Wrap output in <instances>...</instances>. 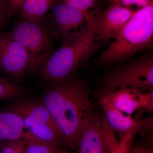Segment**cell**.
<instances>
[{
	"instance_id": "1",
	"label": "cell",
	"mask_w": 153,
	"mask_h": 153,
	"mask_svg": "<svg viewBox=\"0 0 153 153\" xmlns=\"http://www.w3.org/2000/svg\"><path fill=\"white\" fill-rule=\"evenodd\" d=\"M41 100L60 130L66 146L76 152L83 129L94 111L86 82L73 76L52 84Z\"/></svg>"
},
{
	"instance_id": "2",
	"label": "cell",
	"mask_w": 153,
	"mask_h": 153,
	"mask_svg": "<svg viewBox=\"0 0 153 153\" xmlns=\"http://www.w3.org/2000/svg\"><path fill=\"white\" fill-rule=\"evenodd\" d=\"M97 24L86 25L63 39L61 46L39 71L44 81L54 84L73 77L95 54L100 45L96 35Z\"/></svg>"
},
{
	"instance_id": "3",
	"label": "cell",
	"mask_w": 153,
	"mask_h": 153,
	"mask_svg": "<svg viewBox=\"0 0 153 153\" xmlns=\"http://www.w3.org/2000/svg\"><path fill=\"white\" fill-rule=\"evenodd\" d=\"M109 47L98 55V67L119 64L137 52L152 47L153 42V0L135 11Z\"/></svg>"
},
{
	"instance_id": "4",
	"label": "cell",
	"mask_w": 153,
	"mask_h": 153,
	"mask_svg": "<svg viewBox=\"0 0 153 153\" xmlns=\"http://www.w3.org/2000/svg\"><path fill=\"white\" fill-rule=\"evenodd\" d=\"M11 109L22 117L26 131L33 137L59 149L66 146L60 130L42 100H19Z\"/></svg>"
},
{
	"instance_id": "5",
	"label": "cell",
	"mask_w": 153,
	"mask_h": 153,
	"mask_svg": "<svg viewBox=\"0 0 153 153\" xmlns=\"http://www.w3.org/2000/svg\"><path fill=\"white\" fill-rule=\"evenodd\" d=\"M129 88L146 92L153 90V58L146 55L119 63L106 73L102 86L105 90Z\"/></svg>"
},
{
	"instance_id": "6",
	"label": "cell",
	"mask_w": 153,
	"mask_h": 153,
	"mask_svg": "<svg viewBox=\"0 0 153 153\" xmlns=\"http://www.w3.org/2000/svg\"><path fill=\"white\" fill-rule=\"evenodd\" d=\"M29 55L28 73L39 71L52 55V38L49 30L39 22L21 19L9 33Z\"/></svg>"
},
{
	"instance_id": "7",
	"label": "cell",
	"mask_w": 153,
	"mask_h": 153,
	"mask_svg": "<svg viewBox=\"0 0 153 153\" xmlns=\"http://www.w3.org/2000/svg\"><path fill=\"white\" fill-rule=\"evenodd\" d=\"M29 55L9 33L0 34V71L15 79H21L28 73Z\"/></svg>"
},
{
	"instance_id": "8",
	"label": "cell",
	"mask_w": 153,
	"mask_h": 153,
	"mask_svg": "<svg viewBox=\"0 0 153 153\" xmlns=\"http://www.w3.org/2000/svg\"><path fill=\"white\" fill-rule=\"evenodd\" d=\"M110 4L100 13L96 35L99 41L114 39L135 11L122 5L115 0H108Z\"/></svg>"
},
{
	"instance_id": "9",
	"label": "cell",
	"mask_w": 153,
	"mask_h": 153,
	"mask_svg": "<svg viewBox=\"0 0 153 153\" xmlns=\"http://www.w3.org/2000/svg\"><path fill=\"white\" fill-rule=\"evenodd\" d=\"M152 95L153 90L143 92L129 88L111 91L100 88L97 94V95L106 98L115 107L129 115L141 110L146 111Z\"/></svg>"
},
{
	"instance_id": "10",
	"label": "cell",
	"mask_w": 153,
	"mask_h": 153,
	"mask_svg": "<svg viewBox=\"0 0 153 153\" xmlns=\"http://www.w3.org/2000/svg\"><path fill=\"white\" fill-rule=\"evenodd\" d=\"M50 10L58 34L63 39L88 25L87 17L82 12L62 3L55 1Z\"/></svg>"
},
{
	"instance_id": "11",
	"label": "cell",
	"mask_w": 153,
	"mask_h": 153,
	"mask_svg": "<svg viewBox=\"0 0 153 153\" xmlns=\"http://www.w3.org/2000/svg\"><path fill=\"white\" fill-rule=\"evenodd\" d=\"M76 153H108L101 132V114L94 110L83 129Z\"/></svg>"
},
{
	"instance_id": "12",
	"label": "cell",
	"mask_w": 153,
	"mask_h": 153,
	"mask_svg": "<svg viewBox=\"0 0 153 153\" xmlns=\"http://www.w3.org/2000/svg\"><path fill=\"white\" fill-rule=\"evenodd\" d=\"M100 105L102 108L103 116L113 131L121 137L138 123L141 115L133 118L117 109L107 99L97 95Z\"/></svg>"
},
{
	"instance_id": "13",
	"label": "cell",
	"mask_w": 153,
	"mask_h": 153,
	"mask_svg": "<svg viewBox=\"0 0 153 153\" xmlns=\"http://www.w3.org/2000/svg\"><path fill=\"white\" fill-rule=\"evenodd\" d=\"M26 132L23 118L19 113L11 109L0 111V142L23 139Z\"/></svg>"
},
{
	"instance_id": "14",
	"label": "cell",
	"mask_w": 153,
	"mask_h": 153,
	"mask_svg": "<svg viewBox=\"0 0 153 153\" xmlns=\"http://www.w3.org/2000/svg\"><path fill=\"white\" fill-rule=\"evenodd\" d=\"M55 1L56 0H27L19 13L21 19L40 22Z\"/></svg>"
},
{
	"instance_id": "15",
	"label": "cell",
	"mask_w": 153,
	"mask_h": 153,
	"mask_svg": "<svg viewBox=\"0 0 153 153\" xmlns=\"http://www.w3.org/2000/svg\"><path fill=\"white\" fill-rule=\"evenodd\" d=\"M72 8L82 12L87 18L88 25L96 24L98 21L99 12L94 13L91 10L95 9L96 0H60Z\"/></svg>"
},
{
	"instance_id": "16",
	"label": "cell",
	"mask_w": 153,
	"mask_h": 153,
	"mask_svg": "<svg viewBox=\"0 0 153 153\" xmlns=\"http://www.w3.org/2000/svg\"><path fill=\"white\" fill-rule=\"evenodd\" d=\"M24 153H66V151L59 149L33 137L26 132Z\"/></svg>"
},
{
	"instance_id": "17",
	"label": "cell",
	"mask_w": 153,
	"mask_h": 153,
	"mask_svg": "<svg viewBox=\"0 0 153 153\" xmlns=\"http://www.w3.org/2000/svg\"><path fill=\"white\" fill-rule=\"evenodd\" d=\"M23 93L22 87L10 79L0 76V100L18 98Z\"/></svg>"
},
{
	"instance_id": "18",
	"label": "cell",
	"mask_w": 153,
	"mask_h": 153,
	"mask_svg": "<svg viewBox=\"0 0 153 153\" xmlns=\"http://www.w3.org/2000/svg\"><path fill=\"white\" fill-rule=\"evenodd\" d=\"M118 143L111 148L108 153H126L132 145L134 136L130 132H127L120 137Z\"/></svg>"
},
{
	"instance_id": "19",
	"label": "cell",
	"mask_w": 153,
	"mask_h": 153,
	"mask_svg": "<svg viewBox=\"0 0 153 153\" xmlns=\"http://www.w3.org/2000/svg\"><path fill=\"white\" fill-rule=\"evenodd\" d=\"M25 138L23 139L3 143L0 153H24Z\"/></svg>"
},
{
	"instance_id": "20",
	"label": "cell",
	"mask_w": 153,
	"mask_h": 153,
	"mask_svg": "<svg viewBox=\"0 0 153 153\" xmlns=\"http://www.w3.org/2000/svg\"><path fill=\"white\" fill-rule=\"evenodd\" d=\"M9 17L19 13L27 0H5Z\"/></svg>"
},
{
	"instance_id": "21",
	"label": "cell",
	"mask_w": 153,
	"mask_h": 153,
	"mask_svg": "<svg viewBox=\"0 0 153 153\" xmlns=\"http://www.w3.org/2000/svg\"><path fill=\"white\" fill-rule=\"evenodd\" d=\"M126 153H153V150L152 148L144 145H131Z\"/></svg>"
},
{
	"instance_id": "22",
	"label": "cell",
	"mask_w": 153,
	"mask_h": 153,
	"mask_svg": "<svg viewBox=\"0 0 153 153\" xmlns=\"http://www.w3.org/2000/svg\"><path fill=\"white\" fill-rule=\"evenodd\" d=\"M122 5L129 6L135 4L142 7L147 5L150 2L151 0H115Z\"/></svg>"
},
{
	"instance_id": "23",
	"label": "cell",
	"mask_w": 153,
	"mask_h": 153,
	"mask_svg": "<svg viewBox=\"0 0 153 153\" xmlns=\"http://www.w3.org/2000/svg\"><path fill=\"white\" fill-rule=\"evenodd\" d=\"M9 17L8 10L5 0H0V26Z\"/></svg>"
},
{
	"instance_id": "24",
	"label": "cell",
	"mask_w": 153,
	"mask_h": 153,
	"mask_svg": "<svg viewBox=\"0 0 153 153\" xmlns=\"http://www.w3.org/2000/svg\"><path fill=\"white\" fill-rule=\"evenodd\" d=\"M66 153H70L68 152H67V151H66Z\"/></svg>"
}]
</instances>
